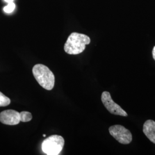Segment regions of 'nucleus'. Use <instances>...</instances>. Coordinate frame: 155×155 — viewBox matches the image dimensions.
<instances>
[{"label":"nucleus","mask_w":155,"mask_h":155,"mask_svg":"<svg viewBox=\"0 0 155 155\" xmlns=\"http://www.w3.org/2000/svg\"><path fill=\"white\" fill-rule=\"evenodd\" d=\"M90 39L88 36L82 33L73 32L68 38L64 45V50L70 55H78L86 48V45H89Z\"/></svg>","instance_id":"obj_1"},{"label":"nucleus","mask_w":155,"mask_h":155,"mask_svg":"<svg viewBox=\"0 0 155 155\" xmlns=\"http://www.w3.org/2000/svg\"><path fill=\"white\" fill-rule=\"evenodd\" d=\"M33 76L39 84L47 90L54 88L55 76L48 67L41 64L35 65L32 69Z\"/></svg>","instance_id":"obj_2"},{"label":"nucleus","mask_w":155,"mask_h":155,"mask_svg":"<svg viewBox=\"0 0 155 155\" xmlns=\"http://www.w3.org/2000/svg\"><path fill=\"white\" fill-rule=\"evenodd\" d=\"M64 145V140L61 136L52 135L45 139L41 144V149L46 155H59Z\"/></svg>","instance_id":"obj_3"},{"label":"nucleus","mask_w":155,"mask_h":155,"mask_svg":"<svg viewBox=\"0 0 155 155\" xmlns=\"http://www.w3.org/2000/svg\"><path fill=\"white\" fill-rule=\"evenodd\" d=\"M111 136L122 144H130L132 141V134L127 128L120 125L111 126L109 129Z\"/></svg>","instance_id":"obj_4"},{"label":"nucleus","mask_w":155,"mask_h":155,"mask_svg":"<svg viewBox=\"0 0 155 155\" xmlns=\"http://www.w3.org/2000/svg\"><path fill=\"white\" fill-rule=\"evenodd\" d=\"M101 100L106 109L111 114L121 116H127V113L123 110L120 106L117 104L113 101L110 94L109 92L104 91L102 93Z\"/></svg>","instance_id":"obj_5"},{"label":"nucleus","mask_w":155,"mask_h":155,"mask_svg":"<svg viewBox=\"0 0 155 155\" xmlns=\"http://www.w3.org/2000/svg\"><path fill=\"white\" fill-rule=\"evenodd\" d=\"M0 122L8 125H16L20 122V113L13 110H6L0 113Z\"/></svg>","instance_id":"obj_6"},{"label":"nucleus","mask_w":155,"mask_h":155,"mask_svg":"<svg viewBox=\"0 0 155 155\" xmlns=\"http://www.w3.org/2000/svg\"><path fill=\"white\" fill-rule=\"evenodd\" d=\"M143 132L152 143L155 144V121L152 120L146 121L143 125Z\"/></svg>","instance_id":"obj_7"},{"label":"nucleus","mask_w":155,"mask_h":155,"mask_svg":"<svg viewBox=\"0 0 155 155\" xmlns=\"http://www.w3.org/2000/svg\"><path fill=\"white\" fill-rule=\"evenodd\" d=\"M20 121L21 122H29L32 118V114L28 111H21V113H20Z\"/></svg>","instance_id":"obj_8"},{"label":"nucleus","mask_w":155,"mask_h":155,"mask_svg":"<svg viewBox=\"0 0 155 155\" xmlns=\"http://www.w3.org/2000/svg\"><path fill=\"white\" fill-rule=\"evenodd\" d=\"M11 104V100L0 91V107L6 106Z\"/></svg>","instance_id":"obj_9"},{"label":"nucleus","mask_w":155,"mask_h":155,"mask_svg":"<svg viewBox=\"0 0 155 155\" xmlns=\"http://www.w3.org/2000/svg\"><path fill=\"white\" fill-rule=\"evenodd\" d=\"M15 8H16V5L13 2L8 3V5L6 6L4 8V11L6 13H11L15 10Z\"/></svg>","instance_id":"obj_10"},{"label":"nucleus","mask_w":155,"mask_h":155,"mask_svg":"<svg viewBox=\"0 0 155 155\" xmlns=\"http://www.w3.org/2000/svg\"><path fill=\"white\" fill-rule=\"evenodd\" d=\"M152 56H153V58L155 61V46L153 47V50H152Z\"/></svg>","instance_id":"obj_11"},{"label":"nucleus","mask_w":155,"mask_h":155,"mask_svg":"<svg viewBox=\"0 0 155 155\" xmlns=\"http://www.w3.org/2000/svg\"><path fill=\"white\" fill-rule=\"evenodd\" d=\"M14 0H5V1L8 4V3H11V2H13Z\"/></svg>","instance_id":"obj_12"},{"label":"nucleus","mask_w":155,"mask_h":155,"mask_svg":"<svg viewBox=\"0 0 155 155\" xmlns=\"http://www.w3.org/2000/svg\"><path fill=\"white\" fill-rule=\"evenodd\" d=\"M45 136H46L45 134H43V137H45Z\"/></svg>","instance_id":"obj_13"}]
</instances>
